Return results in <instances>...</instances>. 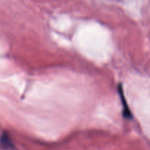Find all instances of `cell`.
I'll return each instance as SVG.
<instances>
[{"mask_svg": "<svg viewBox=\"0 0 150 150\" xmlns=\"http://www.w3.org/2000/svg\"><path fill=\"white\" fill-rule=\"evenodd\" d=\"M0 145L4 149L12 150L15 148L10 136L7 133H3L0 137Z\"/></svg>", "mask_w": 150, "mask_h": 150, "instance_id": "cell-1", "label": "cell"}, {"mask_svg": "<svg viewBox=\"0 0 150 150\" xmlns=\"http://www.w3.org/2000/svg\"><path fill=\"white\" fill-rule=\"evenodd\" d=\"M120 95H121V99L122 101V103L123 104H126L125 103V97L124 95H123V92H122V89H121V87L120 88ZM123 115L125 116V118H131L132 115H131V113H130V110L128 109V107L127 105H124V108H123Z\"/></svg>", "mask_w": 150, "mask_h": 150, "instance_id": "cell-2", "label": "cell"}]
</instances>
